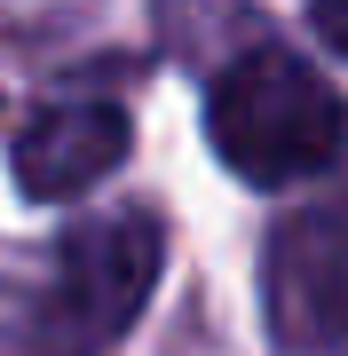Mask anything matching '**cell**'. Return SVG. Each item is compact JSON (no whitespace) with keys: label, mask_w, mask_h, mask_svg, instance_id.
<instances>
[{"label":"cell","mask_w":348,"mask_h":356,"mask_svg":"<svg viewBox=\"0 0 348 356\" xmlns=\"http://www.w3.org/2000/svg\"><path fill=\"white\" fill-rule=\"evenodd\" d=\"M206 135L214 159L254 191H293L324 175L348 143V103L317 64L293 48H245L206 95Z\"/></svg>","instance_id":"cell-1"},{"label":"cell","mask_w":348,"mask_h":356,"mask_svg":"<svg viewBox=\"0 0 348 356\" xmlns=\"http://www.w3.org/2000/svg\"><path fill=\"white\" fill-rule=\"evenodd\" d=\"M158 261H167V229L151 214H135V206L88 214L79 229H64L56 269L32 301L24 356H103L142 317V301L158 285Z\"/></svg>","instance_id":"cell-2"},{"label":"cell","mask_w":348,"mask_h":356,"mask_svg":"<svg viewBox=\"0 0 348 356\" xmlns=\"http://www.w3.org/2000/svg\"><path fill=\"white\" fill-rule=\"evenodd\" d=\"M261 293H270L277 348H301V356L348 348V222L340 214L277 222L270 261H261Z\"/></svg>","instance_id":"cell-3"},{"label":"cell","mask_w":348,"mask_h":356,"mask_svg":"<svg viewBox=\"0 0 348 356\" xmlns=\"http://www.w3.org/2000/svg\"><path fill=\"white\" fill-rule=\"evenodd\" d=\"M127 151H135V127L119 103H48L16 127L8 175L24 198L64 206V198H88L95 182H111L127 166Z\"/></svg>","instance_id":"cell-4"},{"label":"cell","mask_w":348,"mask_h":356,"mask_svg":"<svg viewBox=\"0 0 348 356\" xmlns=\"http://www.w3.org/2000/svg\"><path fill=\"white\" fill-rule=\"evenodd\" d=\"M309 32L324 40V48L348 56V0H317V8H309Z\"/></svg>","instance_id":"cell-5"}]
</instances>
